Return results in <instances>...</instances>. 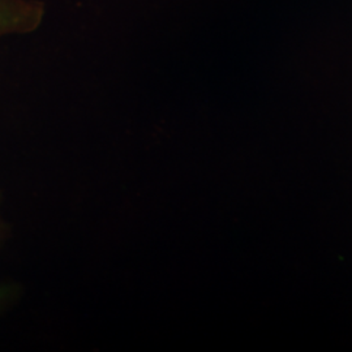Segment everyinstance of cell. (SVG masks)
<instances>
[{
	"instance_id": "1",
	"label": "cell",
	"mask_w": 352,
	"mask_h": 352,
	"mask_svg": "<svg viewBox=\"0 0 352 352\" xmlns=\"http://www.w3.org/2000/svg\"><path fill=\"white\" fill-rule=\"evenodd\" d=\"M43 17L41 3L0 0V34L28 32L37 28Z\"/></svg>"
}]
</instances>
